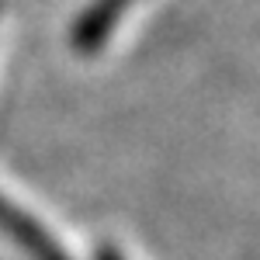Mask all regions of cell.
Here are the masks:
<instances>
[{
    "label": "cell",
    "mask_w": 260,
    "mask_h": 260,
    "mask_svg": "<svg viewBox=\"0 0 260 260\" xmlns=\"http://www.w3.org/2000/svg\"><path fill=\"white\" fill-rule=\"evenodd\" d=\"M128 4L132 0H94L87 7V14L77 21V28H73V45L83 49V52L101 49L108 42V35H111V28L118 24V18L128 11Z\"/></svg>",
    "instance_id": "obj_2"
},
{
    "label": "cell",
    "mask_w": 260,
    "mask_h": 260,
    "mask_svg": "<svg viewBox=\"0 0 260 260\" xmlns=\"http://www.w3.org/2000/svg\"><path fill=\"white\" fill-rule=\"evenodd\" d=\"M0 233L18 243L31 260H70L66 250L56 243V236L42 222L31 219L24 208H18L7 194H0Z\"/></svg>",
    "instance_id": "obj_1"
},
{
    "label": "cell",
    "mask_w": 260,
    "mask_h": 260,
    "mask_svg": "<svg viewBox=\"0 0 260 260\" xmlns=\"http://www.w3.org/2000/svg\"><path fill=\"white\" fill-rule=\"evenodd\" d=\"M98 260H125V257H121L115 246H108V243H104V246H98Z\"/></svg>",
    "instance_id": "obj_3"
}]
</instances>
